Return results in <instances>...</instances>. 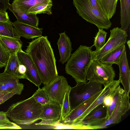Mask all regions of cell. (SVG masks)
Returning a JSON list of instances; mask_svg holds the SVG:
<instances>
[{"mask_svg": "<svg viewBox=\"0 0 130 130\" xmlns=\"http://www.w3.org/2000/svg\"><path fill=\"white\" fill-rule=\"evenodd\" d=\"M34 63L44 86L58 76L54 51L47 36H42L29 43L25 50Z\"/></svg>", "mask_w": 130, "mask_h": 130, "instance_id": "obj_1", "label": "cell"}, {"mask_svg": "<svg viewBox=\"0 0 130 130\" xmlns=\"http://www.w3.org/2000/svg\"><path fill=\"white\" fill-rule=\"evenodd\" d=\"M42 108L32 96L12 104L6 112L7 117L17 125H29L39 120Z\"/></svg>", "mask_w": 130, "mask_h": 130, "instance_id": "obj_2", "label": "cell"}, {"mask_svg": "<svg viewBox=\"0 0 130 130\" xmlns=\"http://www.w3.org/2000/svg\"><path fill=\"white\" fill-rule=\"evenodd\" d=\"M93 46L80 45L71 54L66 64V73L71 76L77 83L87 81V72L92 60Z\"/></svg>", "mask_w": 130, "mask_h": 130, "instance_id": "obj_3", "label": "cell"}, {"mask_svg": "<svg viewBox=\"0 0 130 130\" xmlns=\"http://www.w3.org/2000/svg\"><path fill=\"white\" fill-rule=\"evenodd\" d=\"M76 12L83 19L96 26L98 29H108L112 23L110 19L93 7L89 0H73Z\"/></svg>", "mask_w": 130, "mask_h": 130, "instance_id": "obj_4", "label": "cell"}, {"mask_svg": "<svg viewBox=\"0 0 130 130\" xmlns=\"http://www.w3.org/2000/svg\"><path fill=\"white\" fill-rule=\"evenodd\" d=\"M102 85L99 83L89 81L88 82L77 83L71 87L69 99L71 110L81 103L103 89Z\"/></svg>", "mask_w": 130, "mask_h": 130, "instance_id": "obj_5", "label": "cell"}, {"mask_svg": "<svg viewBox=\"0 0 130 130\" xmlns=\"http://www.w3.org/2000/svg\"><path fill=\"white\" fill-rule=\"evenodd\" d=\"M112 64L92 60L87 70V80L99 83L104 87L114 80L115 71Z\"/></svg>", "mask_w": 130, "mask_h": 130, "instance_id": "obj_6", "label": "cell"}, {"mask_svg": "<svg viewBox=\"0 0 130 130\" xmlns=\"http://www.w3.org/2000/svg\"><path fill=\"white\" fill-rule=\"evenodd\" d=\"M128 35L126 31L115 27L110 30V37L100 49L92 51V60H99L105 55L118 47L125 44Z\"/></svg>", "mask_w": 130, "mask_h": 130, "instance_id": "obj_7", "label": "cell"}, {"mask_svg": "<svg viewBox=\"0 0 130 130\" xmlns=\"http://www.w3.org/2000/svg\"><path fill=\"white\" fill-rule=\"evenodd\" d=\"M71 87L65 77L58 75L42 88L46 92L51 101L61 106L67 90Z\"/></svg>", "mask_w": 130, "mask_h": 130, "instance_id": "obj_8", "label": "cell"}, {"mask_svg": "<svg viewBox=\"0 0 130 130\" xmlns=\"http://www.w3.org/2000/svg\"><path fill=\"white\" fill-rule=\"evenodd\" d=\"M39 120L41 121L36 125L56 126L61 122L60 106L52 101L43 105Z\"/></svg>", "mask_w": 130, "mask_h": 130, "instance_id": "obj_9", "label": "cell"}, {"mask_svg": "<svg viewBox=\"0 0 130 130\" xmlns=\"http://www.w3.org/2000/svg\"><path fill=\"white\" fill-rule=\"evenodd\" d=\"M17 56L20 64L26 67V79L39 88L42 83L37 69L29 56L23 50L18 52Z\"/></svg>", "mask_w": 130, "mask_h": 130, "instance_id": "obj_10", "label": "cell"}, {"mask_svg": "<svg viewBox=\"0 0 130 130\" xmlns=\"http://www.w3.org/2000/svg\"><path fill=\"white\" fill-rule=\"evenodd\" d=\"M107 108L103 103L94 108L85 117L79 124L100 127L108 119Z\"/></svg>", "mask_w": 130, "mask_h": 130, "instance_id": "obj_11", "label": "cell"}, {"mask_svg": "<svg viewBox=\"0 0 130 130\" xmlns=\"http://www.w3.org/2000/svg\"><path fill=\"white\" fill-rule=\"evenodd\" d=\"M130 97L129 94H124L122 96L111 115L104 124L101 127V129L106 128L112 124L120 122L122 117L130 109Z\"/></svg>", "mask_w": 130, "mask_h": 130, "instance_id": "obj_12", "label": "cell"}, {"mask_svg": "<svg viewBox=\"0 0 130 130\" xmlns=\"http://www.w3.org/2000/svg\"><path fill=\"white\" fill-rule=\"evenodd\" d=\"M24 87L18 78L4 72L0 73V92H13L16 94L20 95Z\"/></svg>", "mask_w": 130, "mask_h": 130, "instance_id": "obj_13", "label": "cell"}, {"mask_svg": "<svg viewBox=\"0 0 130 130\" xmlns=\"http://www.w3.org/2000/svg\"><path fill=\"white\" fill-rule=\"evenodd\" d=\"M119 80H114L104 87L101 94L90 106L78 118L69 124H79L85 117L94 108L103 103L105 97L112 92L120 85Z\"/></svg>", "mask_w": 130, "mask_h": 130, "instance_id": "obj_14", "label": "cell"}, {"mask_svg": "<svg viewBox=\"0 0 130 130\" xmlns=\"http://www.w3.org/2000/svg\"><path fill=\"white\" fill-rule=\"evenodd\" d=\"M118 66L119 69V80L124 88V94H129L130 91V70L126 51L122 56Z\"/></svg>", "mask_w": 130, "mask_h": 130, "instance_id": "obj_15", "label": "cell"}, {"mask_svg": "<svg viewBox=\"0 0 130 130\" xmlns=\"http://www.w3.org/2000/svg\"><path fill=\"white\" fill-rule=\"evenodd\" d=\"M59 35L60 37L57 43L60 57L59 61L63 64L69 59L73 49L70 39L65 32L59 33Z\"/></svg>", "mask_w": 130, "mask_h": 130, "instance_id": "obj_16", "label": "cell"}, {"mask_svg": "<svg viewBox=\"0 0 130 130\" xmlns=\"http://www.w3.org/2000/svg\"><path fill=\"white\" fill-rule=\"evenodd\" d=\"M12 23L21 37L29 39L42 36V28L36 27L17 21Z\"/></svg>", "mask_w": 130, "mask_h": 130, "instance_id": "obj_17", "label": "cell"}, {"mask_svg": "<svg viewBox=\"0 0 130 130\" xmlns=\"http://www.w3.org/2000/svg\"><path fill=\"white\" fill-rule=\"evenodd\" d=\"M13 13L19 22L36 27H38V18L36 14L26 13L21 11L13 2L10 5L8 8Z\"/></svg>", "mask_w": 130, "mask_h": 130, "instance_id": "obj_18", "label": "cell"}, {"mask_svg": "<svg viewBox=\"0 0 130 130\" xmlns=\"http://www.w3.org/2000/svg\"><path fill=\"white\" fill-rule=\"evenodd\" d=\"M103 90L86 100L74 109L72 110L64 122L62 123L69 124L73 122L82 115L94 102L101 94Z\"/></svg>", "mask_w": 130, "mask_h": 130, "instance_id": "obj_19", "label": "cell"}, {"mask_svg": "<svg viewBox=\"0 0 130 130\" xmlns=\"http://www.w3.org/2000/svg\"><path fill=\"white\" fill-rule=\"evenodd\" d=\"M126 51L125 44H122L105 55L99 61L105 63L118 65L122 56Z\"/></svg>", "mask_w": 130, "mask_h": 130, "instance_id": "obj_20", "label": "cell"}, {"mask_svg": "<svg viewBox=\"0 0 130 130\" xmlns=\"http://www.w3.org/2000/svg\"><path fill=\"white\" fill-rule=\"evenodd\" d=\"M0 41L10 55L17 53L18 52L22 50V43L20 40L0 36Z\"/></svg>", "mask_w": 130, "mask_h": 130, "instance_id": "obj_21", "label": "cell"}, {"mask_svg": "<svg viewBox=\"0 0 130 130\" xmlns=\"http://www.w3.org/2000/svg\"><path fill=\"white\" fill-rule=\"evenodd\" d=\"M120 3L121 28L126 31L130 24V0H119Z\"/></svg>", "mask_w": 130, "mask_h": 130, "instance_id": "obj_22", "label": "cell"}, {"mask_svg": "<svg viewBox=\"0 0 130 130\" xmlns=\"http://www.w3.org/2000/svg\"><path fill=\"white\" fill-rule=\"evenodd\" d=\"M20 64L17 53L11 54L7 64L5 67L4 72L19 79H23L22 76L18 71L19 68Z\"/></svg>", "mask_w": 130, "mask_h": 130, "instance_id": "obj_23", "label": "cell"}, {"mask_svg": "<svg viewBox=\"0 0 130 130\" xmlns=\"http://www.w3.org/2000/svg\"><path fill=\"white\" fill-rule=\"evenodd\" d=\"M0 36L20 40L21 37L10 20L7 22H0Z\"/></svg>", "mask_w": 130, "mask_h": 130, "instance_id": "obj_24", "label": "cell"}, {"mask_svg": "<svg viewBox=\"0 0 130 130\" xmlns=\"http://www.w3.org/2000/svg\"><path fill=\"white\" fill-rule=\"evenodd\" d=\"M50 0H14V3L19 9L22 12L28 14L29 9L31 7Z\"/></svg>", "mask_w": 130, "mask_h": 130, "instance_id": "obj_25", "label": "cell"}, {"mask_svg": "<svg viewBox=\"0 0 130 130\" xmlns=\"http://www.w3.org/2000/svg\"><path fill=\"white\" fill-rule=\"evenodd\" d=\"M52 1L50 0L47 2L36 5L31 7L29 9L28 13L37 14L43 13L51 15L52 14Z\"/></svg>", "mask_w": 130, "mask_h": 130, "instance_id": "obj_26", "label": "cell"}, {"mask_svg": "<svg viewBox=\"0 0 130 130\" xmlns=\"http://www.w3.org/2000/svg\"><path fill=\"white\" fill-rule=\"evenodd\" d=\"M106 16L109 19L115 14L118 0H98Z\"/></svg>", "mask_w": 130, "mask_h": 130, "instance_id": "obj_27", "label": "cell"}, {"mask_svg": "<svg viewBox=\"0 0 130 130\" xmlns=\"http://www.w3.org/2000/svg\"><path fill=\"white\" fill-rule=\"evenodd\" d=\"M124 94V89L119 85L117 88L115 94L110 106L107 108L108 119L111 115L114 109Z\"/></svg>", "mask_w": 130, "mask_h": 130, "instance_id": "obj_28", "label": "cell"}, {"mask_svg": "<svg viewBox=\"0 0 130 130\" xmlns=\"http://www.w3.org/2000/svg\"><path fill=\"white\" fill-rule=\"evenodd\" d=\"M71 87L68 88L67 90L62 104L60 106L61 112V122H62V123L64 122L71 111L69 99V93Z\"/></svg>", "mask_w": 130, "mask_h": 130, "instance_id": "obj_29", "label": "cell"}, {"mask_svg": "<svg viewBox=\"0 0 130 130\" xmlns=\"http://www.w3.org/2000/svg\"><path fill=\"white\" fill-rule=\"evenodd\" d=\"M32 96L36 101L42 106L51 101L45 91L39 87L34 93Z\"/></svg>", "mask_w": 130, "mask_h": 130, "instance_id": "obj_30", "label": "cell"}, {"mask_svg": "<svg viewBox=\"0 0 130 130\" xmlns=\"http://www.w3.org/2000/svg\"><path fill=\"white\" fill-rule=\"evenodd\" d=\"M107 34V33L103 29H99V31L94 37L93 45L96 48L95 51L99 50L104 45Z\"/></svg>", "mask_w": 130, "mask_h": 130, "instance_id": "obj_31", "label": "cell"}, {"mask_svg": "<svg viewBox=\"0 0 130 130\" xmlns=\"http://www.w3.org/2000/svg\"><path fill=\"white\" fill-rule=\"evenodd\" d=\"M8 118L6 112L0 111V125L7 127L10 129H20L22 128L19 125L10 121Z\"/></svg>", "mask_w": 130, "mask_h": 130, "instance_id": "obj_32", "label": "cell"}, {"mask_svg": "<svg viewBox=\"0 0 130 130\" xmlns=\"http://www.w3.org/2000/svg\"><path fill=\"white\" fill-rule=\"evenodd\" d=\"M10 55L0 41V68L6 66Z\"/></svg>", "mask_w": 130, "mask_h": 130, "instance_id": "obj_33", "label": "cell"}, {"mask_svg": "<svg viewBox=\"0 0 130 130\" xmlns=\"http://www.w3.org/2000/svg\"><path fill=\"white\" fill-rule=\"evenodd\" d=\"M89 1L93 7L97 10L103 14L106 15L98 0H89Z\"/></svg>", "mask_w": 130, "mask_h": 130, "instance_id": "obj_34", "label": "cell"}, {"mask_svg": "<svg viewBox=\"0 0 130 130\" xmlns=\"http://www.w3.org/2000/svg\"><path fill=\"white\" fill-rule=\"evenodd\" d=\"M116 89L111 93L106 96L104 99L103 103L107 108L110 106L111 103Z\"/></svg>", "mask_w": 130, "mask_h": 130, "instance_id": "obj_35", "label": "cell"}, {"mask_svg": "<svg viewBox=\"0 0 130 130\" xmlns=\"http://www.w3.org/2000/svg\"><path fill=\"white\" fill-rule=\"evenodd\" d=\"M15 94L14 92H12L7 93L0 97V105L4 103Z\"/></svg>", "mask_w": 130, "mask_h": 130, "instance_id": "obj_36", "label": "cell"}, {"mask_svg": "<svg viewBox=\"0 0 130 130\" xmlns=\"http://www.w3.org/2000/svg\"><path fill=\"white\" fill-rule=\"evenodd\" d=\"M9 0H0V10L6 11L10 5Z\"/></svg>", "mask_w": 130, "mask_h": 130, "instance_id": "obj_37", "label": "cell"}, {"mask_svg": "<svg viewBox=\"0 0 130 130\" xmlns=\"http://www.w3.org/2000/svg\"><path fill=\"white\" fill-rule=\"evenodd\" d=\"M9 20L7 12L5 11L0 10V22H6Z\"/></svg>", "mask_w": 130, "mask_h": 130, "instance_id": "obj_38", "label": "cell"}, {"mask_svg": "<svg viewBox=\"0 0 130 130\" xmlns=\"http://www.w3.org/2000/svg\"><path fill=\"white\" fill-rule=\"evenodd\" d=\"M18 71L19 73L22 76L23 79H26V67L23 64H20L19 65Z\"/></svg>", "mask_w": 130, "mask_h": 130, "instance_id": "obj_39", "label": "cell"}, {"mask_svg": "<svg viewBox=\"0 0 130 130\" xmlns=\"http://www.w3.org/2000/svg\"><path fill=\"white\" fill-rule=\"evenodd\" d=\"M0 129H10V128L7 127L2 126L0 125Z\"/></svg>", "mask_w": 130, "mask_h": 130, "instance_id": "obj_40", "label": "cell"}, {"mask_svg": "<svg viewBox=\"0 0 130 130\" xmlns=\"http://www.w3.org/2000/svg\"><path fill=\"white\" fill-rule=\"evenodd\" d=\"M126 42H127V44L129 48H130V40H129L127 41H126Z\"/></svg>", "mask_w": 130, "mask_h": 130, "instance_id": "obj_41", "label": "cell"}]
</instances>
